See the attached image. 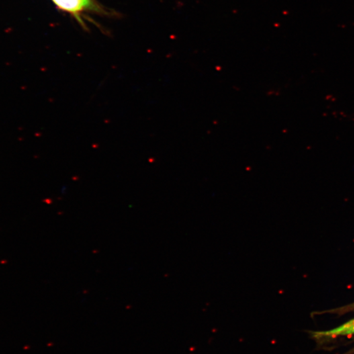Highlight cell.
Here are the masks:
<instances>
[{
  "label": "cell",
  "instance_id": "6da1fadb",
  "mask_svg": "<svg viewBox=\"0 0 354 354\" xmlns=\"http://www.w3.org/2000/svg\"><path fill=\"white\" fill-rule=\"evenodd\" d=\"M54 4L62 10L77 14L91 7V0H52Z\"/></svg>",
  "mask_w": 354,
  "mask_h": 354
},
{
  "label": "cell",
  "instance_id": "7a4b0ae2",
  "mask_svg": "<svg viewBox=\"0 0 354 354\" xmlns=\"http://www.w3.org/2000/svg\"><path fill=\"white\" fill-rule=\"evenodd\" d=\"M354 334V319L345 324L327 331L314 332L316 337H335L338 336L350 335Z\"/></svg>",
  "mask_w": 354,
  "mask_h": 354
},
{
  "label": "cell",
  "instance_id": "3957f363",
  "mask_svg": "<svg viewBox=\"0 0 354 354\" xmlns=\"http://www.w3.org/2000/svg\"><path fill=\"white\" fill-rule=\"evenodd\" d=\"M352 311H354V303H353V304L346 305V306L341 307V308L334 309V310L330 311L329 312L337 313V314H344V313L352 312Z\"/></svg>",
  "mask_w": 354,
  "mask_h": 354
}]
</instances>
